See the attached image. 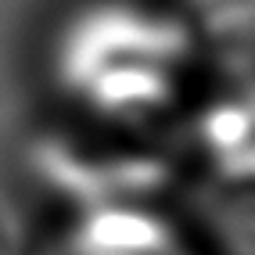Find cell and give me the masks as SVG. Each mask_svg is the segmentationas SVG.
Listing matches in <instances>:
<instances>
[{
  "label": "cell",
  "instance_id": "2",
  "mask_svg": "<svg viewBox=\"0 0 255 255\" xmlns=\"http://www.w3.org/2000/svg\"><path fill=\"white\" fill-rule=\"evenodd\" d=\"M40 255H191L162 216L133 205L90 209Z\"/></svg>",
  "mask_w": 255,
  "mask_h": 255
},
{
  "label": "cell",
  "instance_id": "1",
  "mask_svg": "<svg viewBox=\"0 0 255 255\" xmlns=\"http://www.w3.org/2000/svg\"><path fill=\"white\" fill-rule=\"evenodd\" d=\"M194 43L165 14L105 0L61 29L54 76L61 94L105 123H151L169 112L191 72Z\"/></svg>",
  "mask_w": 255,
  "mask_h": 255
}]
</instances>
